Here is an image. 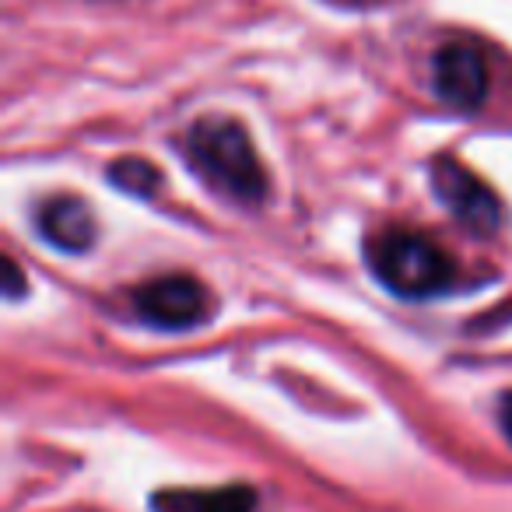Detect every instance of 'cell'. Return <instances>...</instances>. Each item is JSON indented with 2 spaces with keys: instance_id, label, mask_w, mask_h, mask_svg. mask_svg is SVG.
I'll list each match as a JSON object with an SVG mask.
<instances>
[{
  "instance_id": "obj_1",
  "label": "cell",
  "mask_w": 512,
  "mask_h": 512,
  "mask_svg": "<svg viewBox=\"0 0 512 512\" xmlns=\"http://www.w3.org/2000/svg\"><path fill=\"white\" fill-rule=\"evenodd\" d=\"M183 148L190 165L214 190L242 200V204L264 200L267 169L242 123L228 120V116H207V120L193 123Z\"/></svg>"
},
{
  "instance_id": "obj_2",
  "label": "cell",
  "mask_w": 512,
  "mask_h": 512,
  "mask_svg": "<svg viewBox=\"0 0 512 512\" xmlns=\"http://www.w3.org/2000/svg\"><path fill=\"white\" fill-rule=\"evenodd\" d=\"M369 267L400 299H432L456 285L460 267L432 235L386 228L369 239Z\"/></svg>"
},
{
  "instance_id": "obj_3",
  "label": "cell",
  "mask_w": 512,
  "mask_h": 512,
  "mask_svg": "<svg viewBox=\"0 0 512 512\" xmlns=\"http://www.w3.org/2000/svg\"><path fill=\"white\" fill-rule=\"evenodd\" d=\"M134 309L148 327L179 334V330H193L211 320L214 299L190 274H165V278H155L137 288Z\"/></svg>"
},
{
  "instance_id": "obj_4",
  "label": "cell",
  "mask_w": 512,
  "mask_h": 512,
  "mask_svg": "<svg viewBox=\"0 0 512 512\" xmlns=\"http://www.w3.org/2000/svg\"><path fill=\"white\" fill-rule=\"evenodd\" d=\"M432 190L467 232L495 235V228L502 225V200L481 176H474L456 158H439L432 165Z\"/></svg>"
},
{
  "instance_id": "obj_5",
  "label": "cell",
  "mask_w": 512,
  "mask_h": 512,
  "mask_svg": "<svg viewBox=\"0 0 512 512\" xmlns=\"http://www.w3.org/2000/svg\"><path fill=\"white\" fill-rule=\"evenodd\" d=\"M488 60L467 39L446 43L432 60V88L446 106L470 113L488 95Z\"/></svg>"
},
{
  "instance_id": "obj_6",
  "label": "cell",
  "mask_w": 512,
  "mask_h": 512,
  "mask_svg": "<svg viewBox=\"0 0 512 512\" xmlns=\"http://www.w3.org/2000/svg\"><path fill=\"white\" fill-rule=\"evenodd\" d=\"M36 225L50 246L64 253H85L95 242V214L78 197H53L36 211Z\"/></svg>"
},
{
  "instance_id": "obj_7",
  "label": "cell",
  "mask_w": 512,
  "mask_h": 512,
  "mask_svg": "<svg viewBox=\"0 0 512 512\" xmlns=\"http://www.w3.org/2000/svg\"><path fill=\"white\" fill-rule=\"evenodd\" d=\"M256 495L246 484H228L211 491H162L151 498L155 512H253Z\"/></svg>"
},
{
  "instance_id": "obj_8",
  "label": "cell",
  "mask_w": 512,
  "mask_h": 512,
  "mask_svg": "<svg viewBox=\"0 0 512 512\" xmlns=\"http://www.w3.org/2000/svg\"><path fill=\"white\" fill-rule=\"evenodd\" d=\"M109 183H113L116 190L130 193V197L144 200V197H151V193L158 190V183H162V172H158L148 158L127 155V158H116V162L109 165Z\"/></svg>"
},
{
  "instance_id": "obj_9",
  "label": "cell",
  "mask_w": 512,
  "mask_h": 512,
  "mask_svg": "<svg viewBox=\"0 0 512 512\" xmlns=\"http://www.w3.org/2000/svg\"><path fill=\"white\" fill-rule=\"evenodd\" d=\"M22 292H25V278H22V271H18L15 256H4V295L18 299Z\"/></svg>"
},
{
  "instance_id": "obj_10",
  "label": "cell",
  "mask_w": 512,
  "mask_h": 512,
  "mask_svg": "<svg viewBox=\"0 0 512 512\" xmlns=\"http://www.w3.org/2000/svg\"><path fill=\"white\" fill-rule=\"evenodd\" d=\"M502 432H505V439L512 442V393L502 397Z\"/></svg>"
}]
</instances>
